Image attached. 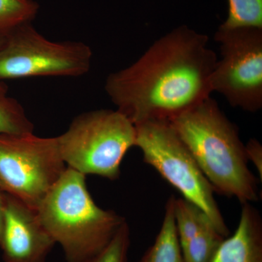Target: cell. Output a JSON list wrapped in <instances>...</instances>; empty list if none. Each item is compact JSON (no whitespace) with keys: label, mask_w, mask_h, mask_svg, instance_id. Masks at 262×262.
Here are the masks:
<instances>
[{"label":"cell","mask_w":262,"mask_h":262,"mask_svg":"<svg viewBox=\"0 0 262 262\" xmlns=\"http://www.w3.org/2000/svg\"><path fill=\"white\" fill-rule=\"evenodd\" d=\"M209 38L182 26L156 41L134 63L112 73L105 90L134 125L170 120L211 97L216 55Z\"/></svg>","instance_id":"obj_1"},{"label":"cell","mask_w":262,"mask_h":262,"mask_svg":"<svg viewBox=\"0 0 262 262\" xmlns=\"http://www.w3.org/2000/svg\"><path fill=\"white\" fill-rule=\"evenodd\" d=\"M169 121L215 193L242 205L259 201L258 179L248 167L238 129L214 99L207 98Z\"/></svg>","instance_id":"obj_2"},{"label":"cell","mask_w":262,"mask_h":262,"mask_svg":"<svg viewBox=\"0 0 262 262\" xmlns=\"http://www.w3.org/2000/svg\"><path fill=\"white\" fill-rule=\"evenodd\" d=\"M41 223L63 249L67 262H84L107 246L125 219L96 204L84 174L67 167L39 203Z\"/></svg>","instance_id":"obj_3"},{"label":"cell","mask_w":262,"mask_h":262,"mask_svg":"<svg viewBox=\"0 0 262 262\" xmlns=\"http://www.w3.org/2000/svg\"><path fill=\"white\" fill-rule=\"evenodd\" d=\"M136 136L135 125L118 110H98L76 117L57 140L67 167L115 181Z\"/></svg>","instance_id":"obj_4"},{"label":"cell","mask_w":262,"mask_h":262,"mask_svg":"<svg viewBox=\"0 0 262 262\" xmlns=\"http://www.w3.org/2000/svg\"><path fill=\"white\" fill-rule=\"evenodd\" d=\"M136 144L144 163L154 168L183 198L201 208L225 238L228 227L214 198L215 191L169 120H152L135 125Z\"/></svg>","instance_id":"obj_5"},{"label":"cell","mask_w":262,"mask_h":262,"mask_svg":"<svg viewBox=\"0 0 262 262\" xmlns=\"http://www.w3.org/2000/svg\"><path fill=\"white\" fill-rule=\"evenodd\" d=\"M66 168L57 137L0 134V190L33 209Z\"/></svg>","instance_id":"obj_6"},{"label":"cell","mask_w":262,"mask_h":262,"mask_svg":"<svg viewBox=\"0 0 262 262\" xmlns=\"http://www.w3.org/2000/svg\"><path fill=\"white\" fill-rule=\"evenodd\" d=\"M93 53L82 42L49 40L31 23L7 34L0 50V80L38 77H80L91 70Z\"/></svg>","instance_id":"obj_7"},{"label":"cell","mask_w":262,"mask_h":262,"mask_svg":"<svg viewBox=\"0 0 262 262\" xmlns=\"http://www.w3.org/2000/svg\"><path fill=\"white\" fill-rule=\"evenodd\" d=\"M215 41L221 59L211 75L212 92L222 95L233 107L256 113L262 107V29H224Z\"/></svg>","instance_id":"obj_8"},{"label":"cell","mask_w":262,"mask_h":262,"mask_svg":"<svg viewBox=\"0 0 262 262\" xmlns=\"http://www.w3.org/2000/svg\"><path fill=\"white\" fill-rule=\"evenodd\" d=\"M56 244L41 223L37 211L5 193L0 244L5 262H46Z\"/></svg>","instance_id":"obj_9"},{"label":"cell","mask_w":262,"mask_h":262,"mask_svg":"<svg viewBox=\"0 0 262 262\" xmlns=\"http://www.w3.org/2000/svg\"><path fill=\"white\" fill-rule=\"evenodd\" d=\"M210 262H262V220L251 203L243 204L238 226L223 239Z\"/></svg>","instance_id":"obj_10"},{"label":"cell","mask_w":262,"mask_h":262,"mask_svg":"<svg viewBox=\"0 0 262 262\" xmlns=\"http://www.w3.org/2000/svg\"><path fill=\"white\" fill-rule=\"evenodd\" d=\"M175 198L174 195L169 198L163 224L155 242L137 262H184L174 219Z\"/></svg>","instance_id":"obj_11"},{"label":"cell","mask_w":262,"mask_h":262,"mask_svg":"<svg viewBox=\"0 0 262 262\" xmlns=\"http://www.w3.org/2000/svg\"><path fill=\"white\" fill-rule=\"evenodd\" d=\"M34 125L25 110L15 98L8 95V89L0 80V134H33Z\"/></svg>","instance_id":"obj_12"},{"label":"cell","mask_w":262,"mask_h":262,"mask_svg":"<svg viewBox=\"0 0 262 262\" xmlns=\"http://www.w3.org/2000/svg\"><path fill=\"white\" fill-rule=\"evenodd\" d=\"M225 237L208 221L189 242L182 247L184 262H210Z\"/></svg>","instance_id":"obj_13"},{"label":"cell","mask_w":262,"mask_h":262,"mask_svg":"<svg viewBox=\"0 0 262 262\" xmlns=\"http://www.w3.org/2000/svg\"><path fill=\"white\" fill-rule=\"evenodd\" d=\"M174 219L181 247L189 242L210 220L201 208L183 198H175Z\"/></svg>","instance_id":"obj_14"},{"label":"cell","mask_w":262,"mask_h":262,"mask_svg":"<svg viewBox=\"0 0 262 262\" xmlns=\"http://www.w3.org/2000/svg\"><path fill=\"white\" fill-rule=\"evenodd\" d=\"M39 10L34 0H0V34H8L23 24L31 23Z\"/></svg>","instance_id":"obj_15"},{"label":"cell","mask_w":262,"mask_h":262,"mask_svg":"<svg viewBox=\"0 0 262 262\" xmlns=\"http://www.w3.org/2000/svg\"><path fill=\"white\" fill-rule=\"evenodd\" d=\"M228 15L220 26L224 29H262V0H227Z\"/></svg>","instance_id":"obj_16"},{"label":"cell","mask_w":262,"mask_h":262,"mask_svg":"<svg viewBox=\"0 0 262 262\" xmlns=\"http://www.w3.org/2000/svg\"><path fill=\"white\" fill-rule=\"evenodd\" d=\"M130 246V231L125 221L107 246L84 262H127Z\"/></svg>","instance_id":"obj_17"},{"label":"cell","mask_w":262,"mask_h":262,"mask_svg":"<svg viewBox=\"0 0 262 262\" xmlns=\"http://www.w3.org/2000/svg\"><path fill=\"white\" fill-rule=\"evenodd\" d=\"M246 158L248 162H251L257 170L260 177V182L262 181V145L257 139H251L245 145Z\"/></svg>","instance_id":"obj_18"},{"label":"cell","mask_w":262,"mask_h":262,"mask_svg":"<svg viewBox=\"0 0 262 262\" xmlns=\"http://www.w3.org/2000/svg\"><path fill=\"white\" fill-rule=\"evenodd\" d=\"M5 193L0 190V244L3 237V226H4V208Z\"/></svg>","instance_id":"obj_19"},{"label":"cell","mask_w":262,"mask_h":262,"mask_svg":"<svg viewBox=\"0 0 262 262\" xmlns=\"http://www.w3.org/2000/svg\"><path fill=\"white\" fill-rule=\"evenodd\" d=\"M7 34H0V50L4 46L5 40H6Z\"/></svg>","instance_id":"obj_20"}]
</instances>
